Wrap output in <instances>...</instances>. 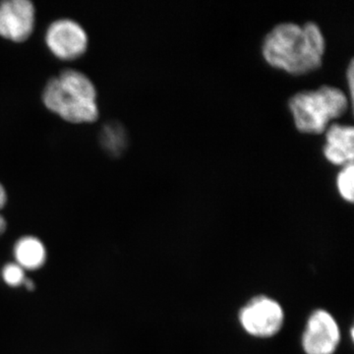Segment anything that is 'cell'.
<instances>
[{
  "instance_id": "6da1fadb",
  "label": "cell",
  "mask_w": 354,
  "mask_h": 354,
  "mask_svg": "<svg viewBox=\"0 0 354 354\" xmlns=\"http://www.w3.org/2000/svg\"><path fill=\"white\" fill-rule=\"evenodd\" d=\"M326 39L314 21L304 24L281 22L274 25L263 39L261 51L267 64L293 75L318 69L323 64Z\"/></svg>"
},
{
  "instance_id": "7a4b0ae2",
  "label": "cell",
  "mask_w": 354,
  "mask_h": 354,
  "mask_svg": "<svg viewBox=\"0 0 354 354\" xmlns=\"http://www.w3.org/2000/svg\"><path fill=\"white\" fill-rule=\"evenodd\" d=\"M46 109L70 123L94 122L99 118L97 90L90 78L74 69L51 78L43 92Z\"/></svg>"
},
{
  "instance_id": "3957f363",
  "label": "cell",
  "mask_w": 354,
  "mask_h": 354,
  "mask_svg": "<svg viewBox=\"0 0 354 354\" xmlns=\"http://www.w3.org/2000/svg\"><path fill=\"white\" fill-rule=\"evenodd\" d=\"M349 104L346 93L332 85L298 91L288 101L295 127L309 134L325 131L330 121L348 111Z\"/></svg>"
},
{
  "instance_id": "277c9868",
  "label": "cell",
  "mask_w": 354,
  "mask_h": 354,
  "mask_svg": "<svg viewBox=\"0 0 354 354\" xmlns=\"http://www.w3.org/2000/svg\"><path fill=\"white\" fill-rule=\"evenodd\" d=\"M283 309L271 298H253L239 313L242 327L248 334L257 337H272L283 324Z\"/></svg>"
},
{
  "instance_id": "5b68a950",
  "label": "cell",
  "mask_w": 354,
  "mask_h": 354,
  "mask_svg": "<svg viewBox=\"0 0 354 354\" xmlns=\"http://www.w3.org/2000/svg\"><path fill=\"white\" fill-rule=\"evenodd\" d=\"M46 44L50 53L62 60L82 57L88 48V35L82 26L71 19L51 23L46 32Z\"/></svg>"
},
{
  "instance_id": "8992f818",
  "label": "cell",
  "mask_w": 354,
  "mask_h": 354,
  "mask_svg": "<svg viewBox=\"0 0 354 354\" xmlns=\"http://www.w3.org/2000/svg\"><path fill=\"white\" fill-rule=\"evenodd\" d=\"M36 10L29 0L0 2V37L14 43L30 38L35 28Z\"/></svg>"
},
{
  "instance_id": "52a82bcc",
  "label": "cell",
  "mask_w": 354,
  "mask_h": 354,
  "mask_svg": "<svg viewBox=\"0 0 354 354\" xmlns=\"http://www.w3.org/2000/svg\"><path fill=\"white\" fill-rule=\"evenodd\" d=\"M339 342V329L333 316L317 310L307 324L302 346L306 354H333Z\"/></svg>"
},
{
  "instance_id": "ba28073f",
  "label": "cell",
  "mask_w": 354,
  "mask_h": 354,
  "mask_svg": "<svg viewBox=\"0 0 354 354\" xmlns=\"http://www.w3.org/2000/svg\"><path fill=\"white\" fill-rule=\"evenodd\" d=\"M326 142L323 146L325 158L332 164L342 165L353 162L354 128L353 125L330 123L325 130Z\"/></svg>"
},
{
  "instance_id": "9c48e42d",
  "label": "cell",
  "mask_w": 354,
  "mask_h": 354,
  "mask_svg": "<svg viewBox=\"0 0 354 354\" xmlns=\"http://www.w3.org/2000/svg\"><path fill=\"white\" fill-rule=\"evenodd\" d=\"M16 264L24 270H37L44 264L46 251L43 242L34 236L22 237L14 248Z\"/></svg>"
},
{
  "instance_id": "30bf717a",
  "label": "cell",
  "mask_w": 354,
  "mask_h": 354,
  "mask_svg": "<svg viewBox=\"0 0 354 354\" xmlns=\"http://www.w3.org/2000/svg\"><path fill=\"white\" fill-rule=\"evenodd\" d=\"M102 145L111 155L120 156L128 144L127 129L118 122L104 125L101 133Z\"/></svg>"
},
{
  "instance_id": "8fae6325",
  "label": "cell",
  "mask_w": 354,
  "mask_h": 354,
  "mask_svg": "<svg viewBox=\"0 0 354 354\" xmlns=\"http://www.w3.org/2000/svg\"><path fill=\"white\" fill-rule=\"evenodd\" d=\"M353 162L342 165L341 171L337 172V190L344 200L348 202L353 201Z\"/></svg>"
},
{
  "instance_id": "7c38bea8",
  "label": "cell",
  "mask_w": 354,
  "mask_h": 354,
  "mask_svg": "<svg viewBox=\"0 0 354 354\" xmlns=\"http://www.w3.org/2000/svg\"><path fill=\"white\" fill-rule=\"evenodd\" d=\"M2 278L7 285L13 286V288L24 285L25 279H27L25 270L16 263H10L3 268Z\"/></svg>"
},
{
  "instance_id": "4fadbf2b",
  "label": "cell",
  "mask_w": 354,
  "mask_h": 354,
  "mask_svg": "<svg viewBox=\"0 0 354 354\" xmlns=\"http://www.w3.org/2000/svg\"><path fill=\"white\" fill-rule=\"evenodd\" d=\"M353 59L351 58V62H349L348 68H346V79H348V85L349 88V101H351V104L353 102V94H354V69H353Z\"/></svg>"
},
{
  "instance_id": "5bb4252c",
  "label": "cell",
  "mask_w": 354,
  "mask_h": 354,
  "mask_svg": "<svg viewBox=\"0 0 354 354\" xmlns=\"http://www.w3.org/2000/svg\"><path fill=\"white\" fill-rule=\"evenodd\" d=\"M7 202V194L6 188L3 187L1 183H0V209L6 206Z\"/></svg>"
},
{
  "instance_id": "9a60e30c",
  "label": "cell",
  "mask_w": 354,
  "mask_h": 354,
  "mask_svg": "<svg viewBox=\"0 0 354 354\" xmlns=\"http://www.w3.org/2000/svg\"><path fill=\"white\" fill-rule=\"evenodd\" d=\"M6 218H3L1 215H0V235L3 234L4 232H6Z\"/></svg>"
},
{
  "instance_id": "2e32d148",
  "label": "cell",
  "mask_w": 354,
  "mask_h": 354,
  "mask_svg": "<svg viewBox=\"0 0 354 354\" xmlns=\"http://www.w3.org/2000/svg\"><path fill=\"white\" fill-rule=\"evenodd\" d=\"M23 286H25L26 288H27V290H34V288H35L34 283H32V281H31V279H25L24 285H23Z\"/></svg>"
}]
</instances>
